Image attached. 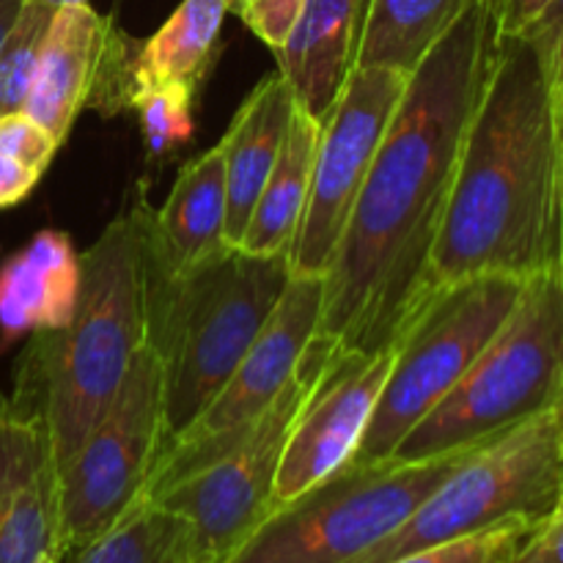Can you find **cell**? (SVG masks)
Masks as SVG:
<instances>
[{"label":"cell","instance_id":"cell-1","mask_svg":"<svg viewBox=\"0 0 563 563\" xmlns=\"http://www.w3.org/2000/svg\"><path fill=\"white\" fill-rule=\"evenodd\" d=\"M500 42V0H467L407 75L333 264L319 333L344 352L390 350L432 291V251L456 163Z\"/></svg>","mask_w":563,"mask_h":563},{"label":"cell","instance_id":"cell-2","mask_svg":"<svg viewBox=\"0 0 563 563\" xmlns=\"http://www.w3.org/2000/svg\"><path fill=\"white\" fill-rule=\"evenodd\" d=\"M563 267V130L548 53L531 31L500 33L443 225L432 291L484 275L533 280Z\"/></svg>","mask_w":563,"mask_h":563},{"label":"cell","instance_id":"cell-3","mask_svg":"<svg viewBox=\"0 0 563 563\" xmlns=\"http://www.w3.org/2000/svg\"><path fill=\"white\" fill-rule=\"evenodd\" d=\"M146 344V264L141 201L121 212L80 256L75 313L33 333L16 396L42 407L58 467L86 443Z\"/></svg>","mask_w":563,"mask_h":563},{"label":"cell","instance_id":"cell-4","mask_svg":"<svg viewBox=\"0 0 563 563\" xmlns=\"http://www.w3.org/2000/svg\"><path fill=\"white\" fill-rule=\"evenodd\" d=\"M289 280V256H253L240 247L187 275L146 264V344L163 368V451L218 399Z\"/></svg>","mask_w":563,"mask_h":563},{"label":"cell","instance_id":"cell-5","mask_svg":"<svg viewBox=\"0 0 563 563\" xmlns=\"http://www.w3.org/2000/svg\"><path fill=\"white\" fill-rule=\"evenodd\" d=\"M563 401V278L526 284L520 302L465 377L390 456L432 460L506 432Z\"/></svg>","mask_w":563,"mask_h":563},{"label":"cell","instance_id":"cell-6","mask_svg":"<svg viewBox=\"0 0 563 563\" xmlns=\"http://www.w3.org/2000/svg\"><path fill=\"white\" fill-rule=\"evenodd\" d=\"M561 489L563 401L482 440L394 533L344 563H390L509 520L542 526Z\"/></svg>","mask_w":563,"mask_h":563},{"label":"cell","instance_id":"cell-7","mask_svg":"<svg viewBox=\"0 0 563 563\" xmlns=\"http://www.w3.org/2000/svg\"><path fill=\"white\" fill-rule=\"evenodd\" d=\"M478 443L432 460H346L311 489L278 506L225 563L355 559L394 533Z\"/></svg>","mask_w":563,"mask_h":563},{"label":"cell","instance_id":"cell-8","mask_svg":"<svg viewBox=\"0 0 563 563\" xmlns=\"http://www.w3.org/2000/svg\"><path fill=\"white\" fill-rule=\"evenodd\" d=\"M341 352L339 341L330 335H313L284 390L256 421L247 423L223 456L146 495L190 526L192 563H225L273 515L275 478L291 429Z\"/></svg>","mask_w":563,"mask_h":563},{"label":"cell","instance_id":"cell-9","mask_svg":"<svg viewBox=\"0 0 563 563\" xmlns=\"http://www.w3.org/2000/svg\"><path fill=\"white\" fill-rule=\"evenodd\" d=\"M528 280L506 275L443 286L394 344L385 388L352 460H385L460 383L520 302Z\"/></svg>","mask_w":563,"mask_h":563},{"label":"cell","instance_id":"cell-10","mask_svg":"<svg viewBox=\"0 0 563 563\" xmlns=\"http://www.w3.org/2000/svg\"><path fill=\"white\" fill-rule=\"evenodd\" d=\"M163 445V368L143 344L86 443L58 467L55 559L91 544L146 495Z\"/></svg>","mask_w":563,"mask_h":563},{"label":"cell","instance_id":"cell-11","mask_svg":"<svg viewBox=\"0 0 563 563\" xmlns=\"http://www.w3.org/2000/svg\"><path fill=\"white\" fill-rule=\"evenodd\" d=\"M405 86V71L385 66H355L346 77L319 132L306 209L289 247L291 275H324L333 264Z\"/></svg>","mask_w":563,"mask_h":563},{"label":"cell","instance_id":"cell-12","mask_svg":"<svg viewBox=\"0 0 563 563\" xmlns=\"http://www.w3.org/2000/svg\"><path fill=\"white\" fill-rule=\"evenodd\" d=\"M322 302L324 275H291L284 297L218 399L187 429L179 443L159 454L146 495L159 493L223 456L247 423L256 421L273 405L319 333Z\"/></svg>","mask_w":563,"mask_h":563},{"label":"cell","instance_id":"cell-13","mask_svg":"<svg viewBox=\"0 0 563 563\" xmlns=\"http://www.w3.org/2000/svg\"><path fill=\"white\" fill-rule=\"evenodd\" d=\"M396 350L341 352L297 418L275 478L273 511L352 460L385 388Z\"/></svg>","mask_w":563,"mask_h":563},{"label":"cell","instance_id":"cell-14","mask_svg":"<svg viewBox=\"0 0 563 563\" xmlns=\"http://www.w3.org/2000/svg\"><path fill=\"white\" fill-rule=\"evenodd\" d=\"M58 553V462L42 407L0 394V563Z\"/></svg>","mask_w":563,"mask_h":563},{"label":"cell","instance_id":"cell-15","mask_svg":"<svg viewBox=\"0 0 563 563\" xmlns=\"http://www.w3.org/2000/svg\"><path fill=\"white\" fill-rule=\"evenodd\" d=\"M141 201L143 258L148 267L168 275H187L212 262L225 242V154L212 146L192 157L176 176L168 198L159 209Z\"/></svg>","mask_w":563,"mask_h":563},{"label":"cell","instance_id":"cell-16","mask_svg":"<svg viewBox=\"0 0 563 563\" xmlns=\"http://www.w3.org/2000/svg\"><path fill=\"white\" fill-rule=\"evenodd\" d=\"M363 0H302V9L280 44L278 71L295 102L324 124L355 69Z\"/></svg>","mask_w":563,"mask_h":563},{"label":"cell","instance_id":"cell-17","mask_svg":"<svg viewBox=\"0 0 563 563\" xmlns=\"http://www.w3.org/2000/svg\"><path fill=\"white\" fill-rule=\"evenodd\" d=\"M110 22L113 20L99 16L88 3L55 9L49 20L22 110L38 121L58 146L69 135L77 113L86 108Z\"/></svg>","mask_w":563,"mask_h":563},{"label":"cell","instance_id":"cell-18","mask_svg":"<svg viewBox=\"0 0 563 563\" xmlns=\"http://www.w3.org/2000/svg\"><path fill=\"white\" fill-rule=\"evenodd\" d=\"M297 102L280 71L267 75L240 104L220 146L225 154V242L240 245L253 207L273 174Z\"/></svg>","mask_w":563,"mask_h":563},{"label":"cell","instance_id":"cell-19","mask_svg":"<svg viewBox=\"0 0 563 563\" xmlns=\"http://www.w3.org/2000/svg\"><path fill=\"white\" fill-rule=\"evenodd\" d=\"M80 256L64 231H38L22 251L0 264V330L3 344L25 333L58 330L75 313Z\"/></svg>","mask_w":563,"mask_h":563},{"label":"cell","instance_id":"cell-20","mask_svg":"<svg viewBox=\"0 0 563 563\" xmlns=\"http://www.w3.org/2000/svg\"><path fill=\"white\" fill-rule=\"evenodd\" d=\"M319 132H322V124L297 104L278 163L264 181L245 234L236 245L240 251L253 253V256H280V253L289 256L302 209H306L308 187H311Z\"/></svg>","mask_w":563,"mask_h":563},{"label":"cell","instance_id":"cell-21","mask_svg":"<svg viewBox=\"0 0 563 563\" xmlns=\"http://www.w3.org/2000/svg\"><path fill=\"white\" fill-rule=\"evenodd\" d=\"M465 5L467 0H363L355 66L410 75Z\"/></svg>","mask_w":563,"mask_h":563},{"label":"cell","instance_id":"cell-22","mask_svg":"<svg viewBox=\"0 0 563 563\" xmlns=\"http://www.w3.org/2000/svg\"><path fill=\"white\" fill-rule=\"evenodd\" d=\"M229 0H181L154 36L141 42L135 58L137 91L165 82L196 88L212 64Z\"/></svg>","mask_w":563,"mask_h":563},{"label":"cell","instance_id":"cell-23","mask_svg":"<svg viewBox=\"0 0 563 563\" xmlns=\"http://www.w3.org/2000/svg\"><path fill=\"white\" fill-rule=\"evenodd\" d=\"M58 563H192L190 526L143 495L110 531Z\"/></svg>","mask_w":563,"mask_h":563},{"label":"cell","instance_id":"cell-24","mask_svg":"<svg viewBox=\"0 0 563 563\" xmlns=\"http://www.w3.org/2000/svg\"><path fill=\"white\" fill-rule=\"evenodd\" d=\"M53 14V5L42 0H22L20 14L0 44V115L25 108Z\"/></svg>","mask_w":563,"mask_h":563},{"label":"cell","instance_id":"cell-25","mask_svg":"<svg viewBox=\"0 0 563 563\" xmlns=\"http://www.w3.org/2000/svg\"><path fill=\"white\" fill-rule=\"evenodd\" d=\"M192 93L196 88L185 86V82H165V86L143 88L135 93L132 110L141 119L148 157H163L190 141Z\"/></svg>","mask_w":563,"mask_h":563},{"label":"cell","instance_id":"cell-26","mask_svg":"<svg viewBox=\"0 0 563 563\" xmlns=\"http://www.w3.org/2000/svg\"><path fill=\"white\" fill-rule=\"evenodd\" d=\"M537 522L509 520L500 526L478 531L473 537L454 539L438 548L418 550L390 563H515V555L526 544V539L537 531Z\"/></svg>","mask_w":563,"mask_h":563},{"label":"cell","instance_id":"cell-27","mask_svg":"<svg viewBox=\"0 0 563 563\" xmlns=\"http://www.w3.org/2000/svg\"><path fill=\"white\" fill-rule=\"evenodd\" d=\"M141 42L121 33L115 22H110L108 36H104L102 55H99L97 77H93L91 93L86 99V108H93L99 115H115L121 110L132 108L137 86H135V58Z\"/></svg>","mask_w":563,"mask_h":563},{"label":"cell","instance_id":"cell-28","mask_svg":"<svg viewBox=\"0 0 563 563\" xmlns=\"http://www.w3.org/2000/svg\"><path fill=\"white\" fill-rule=\"evenodd\" d=\"M55 148H58V141L38 121H33L25 110L0 115V154L3 157L16 159L36 174H44Z\"/></svg>","mask_w":563,"mask_h":563},{"label":"cell","instance_id":"cell-29","mask_svg":"<svg viewBox=\"0 0 563 563\" xmlns=\"http://www.w3.org/2000/svg\"><path fill=\"white\" fill-rule=\"evenodd\" d=\"M300 9L302 0H253L240 20L245 22L267 47H273L275 53H278L280 44L289 36Z\"/></svg>","mask_w":563,"mask_h":563},{"label":"cell","instance_id":"cell-30","mask_svg":"<svg viewBox=\"0 0 563 563\" xmlns=\"http://www.w3.org/2000/svg\"><path fill=\"white\" fill-rule=\"evenodd\" d=\"M533 36L542 42L544 53H548L550 71L555 80V93H559V113H561V130H563V0H550L548 9L539 14V20L531 27ZM522 33V31H520Z\"/></svg>","mask_w":563,"mask_h":563},{"label":"cell","instance_id":"cell-31","mask_svg":"<svg viewBox=\"0 0 563 563\" xmlns=\"http://www.w3.org/2000/svg\"><path fill=\"white\" fill-rule=\"evenodd\" d=\"M515 563H563V517H550L542 522L526 539Z\"/></svg>","mask_w":563,"mask_h":563},{"label":"cell","instance_id":"cell-32","mask_svg":"<svg viewBox=\"0 0 563 563\" xmlns=\"http://www.w3.org/2000/svg\"><path fill=\"white\" fill-rule=\"evenodd\" d=\"M38 176L42 174H36V170L27 168V165L0 154V209L14 207L22 198H27V192L36 187Z\"/></svg>","mask_w":563,"mask_h":563},{"label":"cell","instance_id":"cell-33","mask_svg":"<svg viewBox=\"0 0 563 563\" xmlns=\"http://www.w3.org/2000/svg\"><path fill=\"white\" fill-rule=\"evenodd\" d=\"M550 0H500V33H520L539 20Z\"/></svg>","mask_w":563,"mask_h":563},{"label":"cell","instance_id":"cell-34","mask_svg":"<svg viewBox=\"0 0 563 563\" xmlns=\"http://www.w3.org/2000/svg\"><path fill=\"white\" fill-rule=\"evenodd\" d=\"M20 9H22V0H0V44H3L9 27L14 25Z\"/></svg>","mask_w":563,"mask_h":563},{"label":"cell","instance_id":"cell-35","mask_svg":"<svg viewBox=\"0 0 563 563\" xmlns=\"http://www.w3.org/2000/svg\"><path fill=\"white\" fill-rule=\"evenodd\" d=\"M251 3H253V0H229V11H234L236 16H242Z\"/></svg>","mask_w":563,"mask_h":563},{"label":"cell","instance_id":"cell-36","mask_svg":"<svg viewBox=\"0 0 563 563\" xmlns=\"http://www.w3.org/2000/svg\"><path fill=\"white\" fill-rule=\"evenodd\" d=\"M42 3L53 5V9H64V5H86L88 0H42Z\"/></svg>","mask_w":563,"mask_h":563},{"label":"cell","instance_id":"cell-37","mask_svg":"<svg viewBox=\"0 0 563 563\" xmlns=\"http://www.w3.org/2000/svg\"><path fill=\"white\" fill-rule=\"evenodd\" d=\"M36 563H58V559H55V555H53V553H44V555H42V559H38Z\"/></svg>","mask_w":563,"mask_h":563},{"label":"cell","instance_id":"cell-38","mask_svg":"<svg viewBox=\"0 0 563 563\" xmlns=\"http://www.w3.org/2000/svg\"><path fill=\"white\" fill-rule=\"evenodd\" d=\"M553 517H563V489H561V500H559V506H555V515Z\"/></svg>","mask_w":563,"mask_h":563},{"label":"cell","instance_id":"cell-39","mask_svg":"<svg viewBox=\"0 0 563 563\" xmlns=\"http://www.w3.org/2000/svg\"><path fill=\"white\" fill-rule=\"evenodd\" d=\"M561 278H563V267H561Z\"/></svg>","mask_w":563,"mask_h":563}]
</instances>
